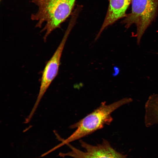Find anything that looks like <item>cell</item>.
I'll return each mask as SVG.
<instances>
[{"instance_id":"6da1fadb","label":"cell","mask_w":158,"mask_h":158,"mask_svg":"<svg viewBox=\"0 0 158 158\" xmlns=\"http://www.w3.org/2000/svg\"><path fill=\"white\" fill-rule=\"evenodd\" d=\"M76 0H32L38 7L37 11L31 14V19L37 22L36 27L45 26L42 31H45L43 37L46 41L54 30L60 28L61 25L70 15Z\"/></svg>"},{"instance_id":"7a4b0ae2","label":"cell","mask_w":158,"mask_h":158,"mask_svg":"<svg viewBox=\"0 0 158 158\" xmlns=\"http://www.w3.org/2000/svg\"><path fill=\"white\" fill-rule=\"evenodd\" d=\"M132 101L131 98L125 97L109 104L103 102L91 113L72 125L70 128H76L75 130L59 146L79 139L103 128L106 125L110 124L113 121L111 113L121 106Z\"/></svg>"},{"instance_id":"3957f363","label":"cell","mask_w":158,"mask_h":158,"mask_svg":"<svg viewBox=\"0 0 158 158\" xmlns=\"http://www.w3.org/2000/svg\"><path fill=\"white\" fill-rule=\"evenodd\" d=\"M131 12L126 14L121 23L127 29L135 25L137 43L139 45L145 30L157 16L158 0H131Z\"/></svg>"},{"instance_id":"277c9868","label":"cell","mask_w":158,"mask_h":158,"mask_svg":"<svg viewBox=\"0 0 158 158\" xmlns=\"http://www.w3.org/2000/svg\"><path fill=\"white\" fill-rule=\"evenodd\" d=\"M74 26L72 24H69L61 42L44 67L42 73L39 92L30 112L31 115H34L44 95L58 74L62 52L67 40Z\"/></svg>"},{"instance_id":"5b68a950","label":"cell","mask_w":158,"mask_h":158,"mask_svg":"<svg viewBox=\"0 0 158 158\" xmlns=\"http://www.w3.org/2000/svg\"><path fill=\"white\" fill-rule=\"evenodd\" d=\"M80 143L84 151L81 150L67 144L71 150L66 153H61V156L73 158H127L126 156L114 149L107 140L104 139L102 143L97 145H90L82 140Z\"/></svg>"},{"instance_id":"8992f818","label":"cell","mask_w":158,"mask_h":158,"mask_svg":"<svg viewBox=\"0 0 158 158\" xmlns=\"http://www.w3.org/2000/svg\"><path fill=\"white\" fill-rule=\"evenodd\" d=\"M108 8L101 28L95 37L97 40L104 30L118 20L125 17L131 0H109Z\"/></svg>"},{"instance_id":"52a82bcc","label":"cell","mask_w":158,"mask_h":158,"mask_svg":"<svg viewBox=\"0 0 158 158\" xmlns=\"http://www.w3.org/2000/svg\"><path fill=\"white\" fill-rule=\"evenodd\" d=\"M145 123L148 127L158 124V94H153L145 105Z\"/></svg>"}]
</instances>
